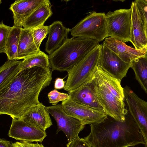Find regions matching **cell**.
<instances>
[{
    "label": "cell",
    "mask_w": 147,
    "mask_h": 147,
    "mask_svg": "<svg viewBox=\"0 0 147 147\" xmlns=\"http://www.w3.org/2000/svg\"><path fill=\"white\" fill-rule=\"evenodd\" d=\"M102 45L126 63L131 62L147 54V45L142 49H136L121 41L110 37L105 38Z\"/></svg>",
    "instance_id": "cell-14"
},
{
    "label": "cell",
    "mask_w": 147,
    "mask_h": 147,
    "mask_svg": "<svg viewBox=\"0 0 147 147\" xmlns=\"http://www.w3.org/2000/svg\"><path fill=\"white\" fill-rule=\"evenodd\" d=\"M8 136L22 142H42L47 136L45 131L20 119H12Z\"/></svg>",
    "instance_id": "cell-12"
},
{
    "label": "cell",
    "mask_w": 147,
    "mask_h": 147,
    "mask_svg": "<svg viewBox=\"0 0 147 147\" xmlns=\"http://www.w3.org/2000/svg\"><path fill=\"white\" fill-rule=\"evenodd\" d=\"M6 44V53L8 60H17L18 50L22 29L13 26Z\"/></svg>",
    "instance_id": "cell-23"
},
{
    "label": "cell",
    "mask_w": 147,
    "mask_h": 147,
    "mask_svg": "<svg viewBox=\"0 0 147 147\" xmlns=\"http://www.w3.org/2000/svg\"><path fill=\"white\" fill-rule=\"evenodd\" d=\"M47 95L49 102L53 105H57L59 101H62L70 98L69 94L59 92L56 89L50 92Z\"/></svg>",
    "instance_id": "cell-27"
},
{
    "label": "cell",
    "mask_w": 147,
    "mask_h": 147,
    "mask_svg": "<svg viewBox=\"0 0 147 147\" xmlns=\"http://www.w3.org/2000/svg\"><path fill=\"white\" fill-rule=\"evenodd\" d=\"M66 82L63 80V78H57L55 79L54 88L56 89H61L64 88Z\"/></svg>",
    "instance_id": "cell-31"
},
{
    "label": "cell",
    "mask_w": 147,
    "mask_h": 147,
    "mask_svg": "<svg viewBox=\"0 0 147 147\" xmlns=\"http://www.w3.org/2000/svg\"><path fill=\"white\" fill-rule=\"evenodd\" d=\"M68 92L70 98L76 102L106 113L96 96L92 79L80 87Z\"/></svg>",
    "instance_id": "cell-13"
},
{
    "label": "cell",
    "mask_w": 147,
    "mask_h": 147,
    "mask_svg": "<svg viewBox=\"0 0 147 147\" xmlns=\"http://www.w3.org/2000/svg\"><path fill=\"white\" fill-rule=\"evenodd\" d=\"M90 125V133L84 138L92 147H128L145 144L141 133L128 110L124 121L110 117Z\"/></svg>",
    "instance_id": "cell-2"
},
{
    "label": "cell",
    "mask_w": 147,
    "mask_h": 147,
    "mask_svg": "<svg viewBox=\"0 0 147 147\" xmlns=\"http://www.w3.org/2000/svg\"><path fill=\"white\" fill-rule=\"evenodd\" d=\"M93 39L72 37L49 55L53 71H67L99 44Z\"/></svg>",
    "instance_id": "cell-3"
},
{
    "label": "cell",
    "mask_w": 147,
    "mask_h": 147,
    "mask_svg": "<svg viewBox=\"0 0 147 147\" xmlns=\"http://www.w3.org/2000/svg\"><path fill=\"white\" fill-rule=\"evenodd\" d=\"M12 27L5 25L1 21L0 24V53H6L7 40Z\"/></svg>",
    "instance_id": "cell-26"
},
{
    "label": "cell",
    "mask_w": 147,
    "mask_h": 147,
    "mask_svg": "<svg viewBox=\"0 0 147 147\" xmlns=\"http://www.w3.org/2000/svg\"><path fill=\"white\" fill-rule=\"evenodd\" d=\"M46 107L42 103L27 110L20 119L44 131L52 125Z\"/></svg>",
    "instance_id": "cell-17"
},
{
    "label": "cell",
    "mask_w": 147,
    "mask_h": 147,
    "mask_svg": "<svg viewBox=\"0 0 147 147\" xmlns=\"http://www.w3.org/2000/svg\"><path fill=\"white\" fill-rule=\"evenodd\" d=\"M130 8L131 19L129 41L136 49H142L147 45L145 29L135 1Z\"/></svg>",
    "instance_id": "cell-15"
},
{
    "label": "cell",
    "mask_w": 147,
    "mask_h": 147,
    "mask_svg": "<svg viewBox=\"0 0 147 147\" xmlns=\"http://www.w3.org/2000/svg\"><path fill=\"white\" fill-rule=\"evenodd\" d=\"M145 29L147 28V1L146 0L135 1Z\"/></svg>",
    "instance_id": "cell-28"
},
{
    "label": "cell",
    "mask_w": 147,
    "mask_h": 147,
    "mask_svg": "<svg viewBox=\"0 0 147 147\" xmlns=\"http://www.w3.org/2000/svg\"><path fill=\"white\" fill-rule=\"evenodd\" d=\"M49 113L56 121L57 129L56 134L63 131L67 138L68 143L84 128L85 125L78 119L67 114L63 109L61 104L46 107Z\"/></svg>",
    "instance_id": "cell-9"
},
{
    "label": "cell",
    "mask_w": 147,
    "mask_h": 147,
    "mask_svg": "<svg viewBox=\"0 0 147 147\" xmlns=\"http://www.w3.org/2000/svg\"><path fill=\"white\" fill-rule=\"evenodd\" d=\"M69 29L58 20L54 21L49 26V36L45 51L49 55L58 49L68 38Z\"/></svg>",
    "instance_id": "cell-16"
},
{
    "label": "cell",
    "mask_w": 147,
    "mask_h": 147,
    "mask_svg": "<svg viewBox=\"0 0 147 147\" xmlns=\"http://www.w3.org/2000/svg\"><path fill=\"white\" fill-rule=\"evenodd\" d=\"M92 81L96 96L107 114L117 121H124L128 110L125 108L123 91L114 86H106L96 68Z\"/></svg>",
    "instance_id": "cell-4"
},
{
    "label": "cell",
    "mask_w": 147,
    "mask_h": 147,
    "mask_svg": "<svg viewBox=\"0 0 147 147\" xmlns=\"http://www.w3.org/2000/svg\"><path fill=\"white\" fill-rule=\"evenodd\" d=\"M41 51L35 43L32 29L22 28L18 46L17 60L24 59Z\"/></svg>",
    "instance_id": "cell-20"
},
{
    "label": "cell",
    "mask_w": 147,
    "mask_h": 147,
    "mask_svg": "<svg viewBox=\"0 0 147 147\" xmlns=\"http://www.w3.org/2000/svg\"><path fill=\"white\" fill-rule=\"evenodd\" d=\"M13 147H45L41 143H36L27 142H16L13 143Z\"/></svg>",
    "instance_id": "cell-30"
},
{
    "label": "cell",
    "mask_w": 147,
    "mask_h": 147,
    "mask_svg": "<svg viewBox=\"0 0 147 147\" xmlns=\"http://www.w3.org/2000/svg\"><path fill=\"white\" fill-rule=\"evenodd\" d=\"M69 32L73 37L102 41L108 37L106 14L92 12L70 29Z\"/></svg>",
    "instance_id": "cell-6"
},
{
    "label": "cell",
    "mask_w": 147,
    "mask_h": 147,
    "mask_svg": "<svg viewBox=\"0 0 147 147\" xmlns=\"http://www.w3.org/2000/svg\"><path fill=\"white\" fill-rule=\"evenodd\" d=\"M51 6L50 1L45 0L25 20L22 25L23 28L33 29L43 25L53 14Z\"/></svg>",
    "instance_id": "cell-19"
},
{
    "label": "cell",
    "mask_w": 147,
    "mask_h": 147,
    "mask_svg": "<svg viewBox=\"0 0 147 147\" xmlns=\"http://www.w3.org/2000/svg\"><path fill=\"white\" fill-rule=\"evenodd\" d=\"M131 62L126 63L110 49L101 44L98 66L121 82L125 77Z\"/></svg>",
    "instance_id": "cell-11"
},
{
    "label": "cell",
    "mask_w": 147,
    "mask_h": 147,
    "mask_svg": "<svg viewBox=\"0 0 147 147\" xmlns=\"http://www.w3.org/2000/svg\"><path fill=\"white\" fill-rule=\"evenodd\" d=\"M61 105L67 114L85 125L101 122L108 118L105 113L79 103L71 98L62 101Z\"/></svg>",
    "instance_id": "cell-10"
},
{
    "label": "cell",
    "mask_w": 147,
    "mask_h": 147,
    "mask_svg": "<svg viewBox=\"0 0 147 147\" xmlns=\"http://www.w3.org/2000/svg\"><path fill=\"white\" fill-rule=\"evenodd\" d=\"M12 142L2 138L0 139V147H13Z\"/></svg>",
    "instance_id": "cell-32"
},
{
    "label": "cell",
    "mask_w": 147,
    "mask_h": 147,
    "mask_svg": "<svg viewBox=\"0 0 147 147\" xmlns=\"http://www.w3.org/2000/svg\"><path fill=\"white\" fill-rule=\"evenodd\" d=\"M145 31L146 35L147 38V28H146L145 29Z\"/></svg>",
    "instance_id": "cell-33"
},
{
    "label": "cell",
    "mask_w": 147,
    "mask_h": 147,
    "mask_svg": "<svg viewBox=\"0 0 147 147\" xmlns=\"http://www.w3.org/2000/svg\"><path fill=\"white\" fill-rule=\"evenodd\" d=\"M101 44H98L67 71L64 88L68 92L75 89L91 80L98 66Z\"/></svg>",
    "instance_id": "cell-5"
},
{
    "label": "cell",
    "mask_w": 147,
    "mask_h": 147,
    "mask_svg": "<svg viewBox=\"0 0 147 147\" xmlns=\"http://www.w3.org/2000/svg\"><path fill=\"white\" fill-rule=\"evenodd\" d=\"M22 61L8 60L0 68V89L7 85L20 71Z\"/></svg>",
    "instance_id": "cell-21"
},
{
    "label": "cell",
    "mask_w": 147,
    "mask_h": 147,
    "mask_svg": "<svg viewBox=\"0 0 147 147\" xmlns=\"http://www.w3.org/2000/svg\"><path fill=\"white\" fill-rule=\"evenodd\" d=\"M32 29L35 43L37 48L40 49L41 43L48 33L49 26L43 25Z\"/></svg>",
    "instance_id": "cell-25"
},
{
    "label": "cell",
    "mask_w": 147,
    "mask_h": 147,
    "mask_svg": "<svg viewBox=\"0 0 147 147\" xmlns=\"http://www.w3.org/2000/svg\"><path fill=\"white\" fill-rule=\"evenodd\" d=\"M67 147H92L84 138L76 136L66 144Z\"/></svg>",
    "instance_id": "cell-29"
},
{
    "label": "cell",
    "mask_w": 147,
    "mask_h": 147,
    "mask_svg": "<svg viewBox=\"0 0 147 147\" xmlns=\"http://www.w3.org/2000/svg\"><path fill=\"white\" fill-rule=\"evenodd\" d=\"M52 72L51 68L37 66L20 71L0 89V114L20 119L29 109L39 104L40 93L51 84Z\"/></svg>",
    "instance_id": "cell-1"
},
{
    "label": "cell",
    "mask_w": 147,
    "mask_h": 147,
    "mask_svg": "<svg viewBox=\"0 0 147 147\" xmlns=\"http://www.w3.org/2000/svg\"><path fill=\"white\" fill-rule=\"evenodd\" d=\"M108 37L124 43L129 41L131 10L120 9L106 14Z\"/></svg>",
    "instance_id": "cell-7"
},
{
    "label": "cell",
    "mask_w": 147,
    "mask_h": 147,
    "mask_svg": "<svg viewBox=\"0 0 147 147\" xmlns=\"http://www.w3.org/2000/svg\"><path fill=\"white\" fill-rule=\"evenodd\" d=\"M125 100L128 111L138 127L147 147V102L139 98L126 86L123 88Z\"/></svg>",
    "instance_id": "cell-8"
},
{
    "label": "cell",
    "mask_w": 147,
    "mask_h": 147,
    "mask_svg": "<svg viewBox=\"0 0 147 147\" xmlns=\"http://www.w3.org/2000/svg\"><path fill=\"white\" fill-rule=\"evenodd\" d=\"M45 0H16L9 8L13 13V26L22 28L25 20Z\"/></svg>",
    "instance_id": "cell-18"
},
{
    "label": "cell",
    "mask_w": 147,
    "mask_h": 147,
    "mask_svg": "<svg viewBox=\"0 0 147 147\" xmlns=\"http://www.w3.org/2000/svg\"><path fill=\"white\" fill-rule=\"evenodd\" d=\"M146 0V1H147V0Z\"/></svg>",
    "instance_id": "cell-34"
},
{
    "label": "cell",
    "mask_w": 147,
    "mask_h": 147,
    "mask_svg": "<svg viewBox=\"0 0 147 147\" xmlns=\"http://www.w3.org/2000/svg\"><path fill=\"white\" fill-rule=\"evenodd\" d=\"M136 80L147 94V54L131 62Z\"/></svg>",
    "instance_id": "cell-22"
},
{
    "label": "cell",
    "mask_w": 147,
    "mask_h": 147,
    "mask_svg": "<svg viewBox=\"0 0 147 147\" xmlns=\"http://www.w3.org/2000/svg\"><path fill=\"white\" fill-rule=\"evenodd\" d=\"M36 66L47 69L51 68L49 56L41 51L40 53L24 59L22 61L20 71Z\"/></svg>",
    "instance_id": "cell-24"
}]
</instances>
